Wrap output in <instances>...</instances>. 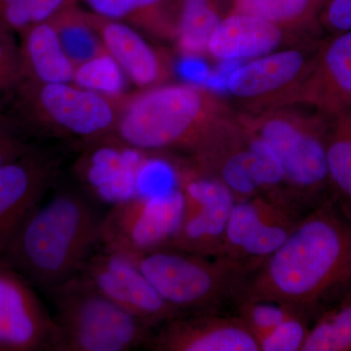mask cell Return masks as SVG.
<instances>
[{
	"instance_id": "1",
	"label": "cell",
	"mask_w": 351,
	"mask_h": 351,
	"mask_svg": "<svg viewBox=\"0 0 351 351\" xmlns=\"http://www.w3.org/2000/svg\"><path fill=\"white\" fill-rule=\"evenodd\" d=\"M350 291L351 219L332 196L302 217L285 243L248 276L237 301L280 302L309 318Z\"/></svg>"
},
{
	"instance_id": "2",
	"label": "cell",
	"mask_w": 351,
	"mask_h": 351,
	"mask_svg": "<svg viewBox=\"0 0 351 351\" xmlns=\"http://www.w3.org/2000/svg\"><path fill=\"white\" fill-rule=\"evenodd\" d=\"M101 219L85 191L59 189L25 219L0 257L49 295L80 274L100 247Z\"/></svg>"
},
{
	"instance_id": "3",
	"label": "cell",
	"mask_w": 351,
	"mask_h": 351,
	"mask_svg": "<svg viewBox=\"0 0 351 351\" xmlns=\"http://www.w3.org/2000/svg\"><path fill=\"white\" fill-rule=\"evenodd\" d=\"M235 112L230 101L209 88L165 83L127 96L113 135L149 154L191 159Z\"/></svg>"
},
{
	"instance_id": "4",
	"label": "cell",
	"mask_w": 351,
	"mask_h": 351,
	"mask_svg": "<svg viewBox=\"0 0 351 351\" xmlns=\"http://www.w3.org/2000/svg\"><path fill=\"white\" fill-rule=\"evenodd\" d=\"M237 117L271 147L289 193L304 212L332 197L324 113L295 104L258 113L237 110Z\"/></svg>"
},
{
	"instance_id": "5",
	"label": "cell",
	"mask_w": 351,
	"mask_h": 351,
	"mask_svg": "<svg viewBox=\"0 0 351 351\" xmlns=\"http://www.w3.org/2000/svg\"><path fill=\"white\" fill-rule=\"evenodd\" d=\"M7 114L25 135L73 140L80 145L112 135L126 96L112 98L71 83L22 80Z\"/></svg>"
},
{
	"instance_id": "6",
	"label": "cell",
	"mask_w": 351,
	"mask_h": 351,
	"mask_svg": "<svg viewBox=\"0 0 351 351\" xmlns=\"http://www.w3.org/2000/svg\"><path fill=\"white\" fill-rule=\"evenodd\" d=\"M126 257L164 301L182 314L219 311L226 302H235L252 274L228 258L205 257L171 246Z\"/></svg>"
},
{
	"instance_id": "7",
	"label": "cell",
	"mask_w": 351,
	"mask_h": 351,
	"mask_svg": "<svg viewBox=\"0 0 351 351\" xmlns=\"http://www.w3.org/2000/svg\"><path fill=\"white\" fill-rule=\"evenodd\" d=\"M57 332L53 351L144 348L154 329L101 294L80 274L49 295Z\"/></svg>"
},
{
	"instance_id": "8",
	"label": "cell",
	"mask_w": 351,
	"mask_h": 351,
	"mask_svg": "<svg viewBox=\"0 0 351 351\" xmlns=\"http://www.w3.org/2000/svg\"><path fill=\"white\" fill-rule=\"evenodd\" d=\"M189 160L226 186L235 201L271 196L288 201L304 212L289 193L276 154L237 119V112L223 121L200 152Z\"/></svg>"
},
{
	"instance_id": "9",
	"label": "cell",
	"mask_w": 351,
	"mask_h": 351,
	"mask_svg": "<svg viewBox=\"0 0 351 351\" xmlns=\"http://www.w3.org/2000/svg\"><path fill=\"white\" fill-rule=\"evenodd\" d=\"M182 197L181 223L169 246L218 258L235 199L226 186L184 157L161 154Z\"/></svg>"
},
{
	"instance_id": "10",
	"label": "cell",
	"mask_w": 351,
	"mask_h": 351,
	"mask_svg": "<svg viewBox=\"0 0 351 351\" xmlns=\"http://www.w3.org/2000/svg\"><path fill=\"white\" fill-rule=\"evenodd\" d=\"M321 40L302 41L235 69L226 80L233 107L237 112L258 113L301 104Z\"/></svg>"
},
{
	"instance_id": "11",
	"label": "cell",
	"mask_w": 351,
	"mask_h": 351,
	"mask_svg": "<svg viewBox=\"0 0 351 351\" xmlns=\"http://www.w3.org/2000/svg\"><path fill=\"white\" fill-rule=\"evenodd\" d=\"M182 214L179 189L138 195L110 205L101 216L100 248L131 256L169 246Z\"/></svg>"
},
{
	"instance_id": "12",
	"label": "cell",
	"mask_w": 351,
	"mask_h": 351,
	"mask_svg": "<svg viewBox=\"0 0 351 351\" xmlns=\"http://www.w3.org/2000/svg\"><path fill=\"white\" fill-rule=\"evenodd\" d=\"M304 214L292 203L271 196L235 201L219 257L255 271L285 243Z\"/></svg>"
},
{
	"instance_id": "13",
	"label": "cell",
	"mask_w": 351,
	"mask_h": 351,
	"mask_svg": "<svg viewBox=\"0 0 351 351\" xmlns=\"http://www.w3.org/2000/svg\"><path fill=\"white\" fill-rule=\"evenodd\" d=\"M82 147L75 171L90 197L113 205L142 193L152 154L124 144L113 134Z\"/></svg>"
},
{
	"instance_id": "14",
	"label": "cell",
	"mask_w": 351,
	"mask_h": 351,
	"mask_svg": "<svg viewBox=\"0 0 351 351\" xmlns=\"http://www.w3.org/2000/svg\"><path fill=\"white\" fill-rule=\"evenodd\" d=\"M56 332L36 288L0 257V351H53Z\"/></svg>"
},
{
	"instance_id": "15",
	"label": "cell",
	"mask_w": 351,
	"mask_h": 351,
	"mask_svg": "<svg viewBox=\"0 0 351 351\" xmlns=\"http://www.w3.org/2000/svg\"><path fill=\"white\" fill-rule=\"evenodd\" d=\"M80 274L108 299L152 329L182 315L164 301L126 256L101 249L90 257Z\"/></svg>"
},
{
	"instance_id": "16",
	"label": "cell",
	"mask_w": 351,
	"mask_h": 351,
	"mask_svg": "<svg viewBox=\"0 0 351 351\" xmlns=\"http://www.w3.org/2000/svg\"><path fill=\"white\" fill-rule=\"evenodd\" d=\"M61 160L39 149L0 168V256L56 184Z\"/></svg>"
},
{
	"instance_id": "17",
	"label": "cell",
	"mask_w": 351,
	"mask_h": 351,
	"mask_svg": "<svg viewBox=\"0 0 351 351\" xmlns=\"http://www.w3.org/2000/svg\"><path fill=\"white\" fill-rule=\"evenodd\" d=\"M149 351H260L257 339L239 316L219 311L177 316L154 330Z\"/></svg>"
},
{
	"instance_id": "18",
	"label": "cell",
	"mask_w": 351,
	"mask_h": 351,
	"mask_svg": "<svg viewBox=\"0 0 351 351\" xmlns=\"http://www.w3.org/2000/svg\"><path fill=\"white\" fill-rule=\"evenodd\" d=\"M86 17L106 51L135 86L145 90L167 83L174 73L172 60L152 45L137 29L90 11H86Z\"/></svg>"
},
{
	"instance_id": "19",
	"label": "cell",
	"mask_w": 351,
	"mask_h": 351,
	"mask_svg": "<svg viewBox=\"0 0 351 351\" xmlns=\"http://www.w3.org/2000/svg\"><path fill=\"white\" fill-rule=\"evenodd\" d=\"M301 104L325 114L351 108V29L321 40Z\"/></svg>"
},
{
	"instance_id": "20",
	"label": "cell",
	"mask_w": 351,
	"mask_h": 351,
	"mask_svg": "<svg viewBox=\"0 0 351 351\" xmlns=\"http://www.w3.org/2000/svg\"><path fill=\"white\" fill-rule=\"evenodd\" d=\"M309 39L245 14H228L216 27L207 56L218 61L253 60Z\"/></svg>"
},
{
	"instance_id": "21",
	"label": "cell",
	"mask_w": 351,
	"mask_h": 351,
	"mask_svg": "<svg viewBox=\"0 0 351 351\" xmlns=\"http://www.w3.org/2000/svg\"><path fill=\"white\" fill-rule=\"evenodd\" d=\"M23 80L36 83H71L75 64L64 52L50 20L18 32Z\"/></svg>"
},
{
	"instance_id": "22",
	"label": "cell",
	"mask_w": 351,
	"mask_h": 351,
	"mask_svg": "<svg viewBox=\"0 0 351 351\" xmlns=\"http://www.w3.org/2000/svg\"><path fill=\"white\" fill-rule=\"evenodd\" d=\"M80 1V0H78ZM90 12L120 21L174 43L177 36L178 0H82Z\"/></svg>"
},
{
	"instance_id": "23",
	"label": "cell",
	"mask_w": 351,
	"mask_h": 351,
	"mask_svg": "<svg viewBox=\"0 0 351 351\" xmlns=\"http://www.w3.org/2000/svg\"><path fill=\"white\" fill-rule=\"evenodd\" d=\"M329 0H230V12L253 16L304 38H321L320 17Z\"/></svg>"
},
{
	"instance_id": "24",
	"label": "cell",
	"mask_w": 351,
	"mask_h": 351,
	"mask_svg": "<svg viewBox=\"0 0 351 351\" xmlns=\"http://www.w3.org/2000/svg\"><path fill=\"white\" fill-rule=\"evenodd\" d=\"M230 7V0H178V53L186 59L207 56L210 38Z\"/></svg>"
},
{
	"instance_id": "25",
	"label": "cell",
	"mask_w": 351,
	"mask_h": 351,
	"mask_svg": "<svg viewBox=\"0 0 351 351\" xmlns=\"http://www.w3.org/2000/svg\"><path fill=\"white\" fill-rule=\"evenodd\" d=\"M325 115L330 189L351 219V108Z\"/></svg>"
},
{
	"instance_id": "26",
	"label": "cell",
	"mask_w": 351,
	"mask_h": 351,
	"mask_svg": "<svg viewBox=\"0 0 351 351\" xmlns=\"http://www.w3.org/2000/svg\"><path fill=\"white\" fill-rule=\"evenodd\" d=\"M56 29L64 52L75 66L107 52L98 34L78 3L66 7L50 19Z\"/></svg>"
},
{
	"instance_id": "27",
	"label": "cell",
	"mask_w": 351,
	"mask_h": 351,
	"mask_svg": "<svg viewBox=\"0 0 351 351\" xmlns=\"http://www.w3.org/2000/svg\"><path fill=\"white\" fill-rule=\"evenodd\" d=\"M302 351H351V291L318 316Z\"/></svg>"
},
{
	"instance_id": "28",
	"label": "cell",
	"mask_w": 351,
	"mask_h": 351,
	"mask_svg": "<svg viewBox=\"0 0 351 351\" xmlns=\"http://www.w3.org/2000/svg\"><path fill=\"white\" fill-rule=\"evenodd\" d=\"M126 75L108 52L75 66L73 83L96 93L122 98L126 96Z\"/></svg>"
},
{
	"instance_id": "29",
	"label": "cell",
	"mask_w": 351,
	"mask_h": 351,
	"mask_svg": "<svg viewBox=\"0 0 351 351\" xmlns=\"http://www.w3.org/2000/svg\"><path fill=\"white\" fill-rule=\"evenodd\" d=\"M78 0H0V27L18 34L32 25L52 19Z\"/></svg>"
},
{
	"instance_id": "30",
	"label": "cell",
	"mask_w": 351,
	"mask_h": 351,
	"mask_svg": "<svg viewBox=\"0 0 351 351\" xmlns=\"http://www.w3.org/2000/svg\"><path fill=\"white\" fill-rule=\"evenodd\" d=\"M234 304L237 315L257 341L283 321L297 314H302L280 302L267 300L241 299Z\"/></svg>"
},
{
	"instance_id": "31",
	"label": "cell",
	"mask_w": 351,
	"mask_h": 351,
	"mask_svg": "<svg viewBox=\"0 0 351 351\" xmlns=\"http://www.w3.org/2000/svg\"><path fill=\"white\" fill-rule=\"evenodd\" d=\"M309 318L297 314L258 339L260 351H302L308 336Z\"/></svg>"
},
{
	"instance_id": "32",
	"label": "cell",
	"mask_w": 351,
	"mask_h": 351,
	"mask_svg": "<svg viewBox=\"0 0 351 351\" xmlns=\"http://www.w3.org/2000/svg\"><path fill=\"white\" fill-rule=\"evenodd\" d=\"M23 80L19 43L0 27V95L13 93Z\"/></svg>"
},
{
	"instance_id": "33",
	"label": "cell",
	"mask_w": 351,
	"mask_h": 351,
	"mask_svg": "<svg viewBox=\"0 0 351 351\" xmlns=\"http://www.w3.org/2000/svg\"><path fill=\"white\" fill-rule=\"evenodd\" d=\"M36 149L25 142L12 120L0 108V168Z\"/></svg>"
},
{
	"instance_id": "34",
	"label": "cell",
	"mask_w": 351,
	"mask_h": 351,
	"mask_svg": "<svg viewBox=\"0 0 351 351\" xmlns=\"http://www.w3.org/2000/svg\"><path fill=\"white\" fill-rule=\"evenodd\" d=\"M320 22L323 31L330 36L351 29V0H329Z\"/></svg>"
}]
</instances>
